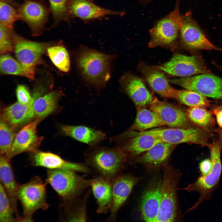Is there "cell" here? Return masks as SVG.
<instances>
[{
  "label": "cell",
  "instance_id": "cell-6",
  "mask_svg": "<svg viewBox=\"0 0 222 222\" xmlns=\"http://www.w3.org/2000/svg\"><path fill=\"white\" fill-rule=\"evenodd\" d=\"M140 132L154 135L162 141L173 145L187 143L207 146L213 136L211 131L196 126L154 129Z\"/></svg>",
  "mask_w": 222,
  "mask_h": 222
},
{
  "label": "cell",
  "instance_id": "cell-8",
  "mask_svg": "<svg viewBox=\"0 0 222 222\" xmlns=\"http://www.w3.org/2000/svg\"><path fill=\"white\" fill-rule=\"evenodd\" d=\"M178 180L177 173L169 166L165 167L160 204L155 222H173L177 217L176 190Z\"/></svg>",
  "mask_w": 222,
  "mask_h": 222
},
{
  "label": "cell",
  "instance_id": "cell-15",
  "mask_svg": "<svg viewBox=\"0 0 222 222\" xmlns=\"http://www.w3.org/2000/svg\"><path fill=\"white\" fill-rule=\"evenodd\" d=\"M149 105L164 125L177 128L195 126L188 119L185 111L170 103L154 98Z\"/></svg>",
  "mask_w": 222,
  "mask_h": 222
},
{
  "label": "cell",
  "instance_id": "cell-32",
  "mask_svg": "<svg viewBox=\"0 0 222 222\" xmlns=\"http://www.w3.org/2000/svg\"><path fill=\"white\" fill-rule=\"evenodd\" d=\"M47 52L51 61L58 69L64 72L69 71L70 60L65 47L60 45H52L47 48Z\"/></svg>",
  "mask_w": 222,
  "mask_h": 222
},
{
  "label": "cell",
  "instance_id": "cell-13",
  "mask_svg": "<svg viewBox=\"0 0 222 222\" xmlns=\"http://www.w3.org/2000/svg\"><path fill=\"white\" fill-rule=\"evenodd\" d=\"M19 19L28 26L32 35L42 34L47 22L49 11L43 3L33 0H26L17 9Z\"/></svg>",
  "mask_w": 222,
  "mask_h": 222
},
{
  "label": "cell",
  "instance_id": "cell-10",
  "mask_svg": "<svg viewBox=\"0 0 222 222\" xmlns=\"http://www.w3.org/2000/svg\"><path fill=\"white\" fill-rule=\"evenodd\" d=\"M169 81L207 97L222 100V78L212 73L171 79Z\"/></svg>",
  "mask_w": 222,
  "mask_h": 222
},
{
  "label": "cell",
  "instance_id": "cell-20",
  "mask_svg": "<svg viewBox=\"0 0 222 222\" xmlns=\"http://www.w3.org/2000/svg\"><path fill=\"white\" fill-rule=\"evenodd\" d=\"M162 181L157 180L150 186L141 199L140 210L143 219L155 222L160 204Z\"/></svg>",
  "mask_w": 222,
  "mask_h": 222
},
{
  "label": "cell",
  "instance_id": "cell-36",
  "mask_svg": "<svg viewBox=\"0 0 222 222\" xmlns=\"http://www.w3.org/2000/svg\"><path fill=\"white\" fill-rule=\"evenodd\" d=\"M14 130V129L1 119L0 122L1 155H6L9 150L16 135Z\"/></svg>",
  "mask_w": 222,
  "mask_h": 222
},
{
  "label": "cell",
  "instance_id": "cell-7",
  "mask_svg": "<svg viewBox=\"0 0 222 222\" xmlns=\"http://www.w3.org/2000/svg\"><path fill=\"white\" fill-rule=\"evenodd\" d=\"M17 196L23 207V216L33 219L32 215L39 209L47 210L46 184L39 177L18 185Z\"/></svg>",
  "mask_w": 222,
  "mask_h": 222
},
{
  "label": "cell",
  "instance_id": "cell-23",
  "mask_svg": "<svg viewBox=\"0 0 222 222\" xmlns=\"http://www.w3.org/2000/svg\"><path fill=\"white\" fill-rule=\"evenodd\" d=\"M60 128L63 135L90 146L99 144L106 136L103 132L85 125H63Z\"/></svg>",
  "mask_w": 222,
  "mask_h": 222
},
{
  "label": "cell",
  "instance_id": "cell-29",
  "mask_svg": "<svg viewBox=\"0 0 222 222\" xmlns=\"http://www.w3.org/2000/svg\"><path fill=\"white\" fill-rule=\"evenodd\" d=\"M34 69L23 65L10 56L4 54L0 58L1 73L26 77L31 79L34 78Z\"/></svg>",
  "mask_w": 222,
  "mask_h": 222
},
{
  "label": "cell",
  "instance_id": "cell-18",
  "mask_svg": "<svg viewBox=\"0 0 222 222\" xmlns=\"http://www.w3.org/2000/svg\"><path fill=\"white\" fill-rule=\"evenodd\" d=\"M124 91L140 108L150 105L154 98L140 78L130 73L124 75L120 80Z\"/></svg>",
  "mask_w": 222,
  "mask_h": 222
},
{
  "label": "cell",
  "instance_id": "cell-14",
  "mask_svg": "<svg viewBox=\"0 0 222 222\" xmlns=\"http://www.w3.org/2000/svg\"><path fill=\"white\" fill-rule=\"evenodd\" d=\"M40 121L36 118L23 127L16 134L9 150L3 156L10 160L21 153L36 150L43 139V137L38 136L37 134V126Z\"/></svg>",
  "mask_w": 222,
  "mask_h": 222
},
{
  "label": "cell",
  "instance_id": "cell-19",
  "mask_svg": "<svg viewBox=\"0 0 222 222\" xmlns=\"http://www.w3.org/2000/svg\"><path fill=\"white\" fill-rule=\"evenodd\" d=\"M139 69L152 89L164 97L176 99L178 90L172 87L161 70L155 67L141 65Z\"/></svg>",
  "mask_w": 222,
  "mask_h": 222
},
{
  "label": "cell",
  "instance_id": "cell-21",
  "mask_svg": "<svg viewBox=\"0 0 222 222\" xmlns=\"http://www.w3.org/2000/svg\"><path fill=\"white\" fill-rule=\"evenodd\" d=\"M68 10L70 17L84 20L93 19L109 15H121L124 13L101 7L90 0H71Z\"/></svg>",
  "mask_w": 222,
  "mask_h": 222
},
{
  "label": "cell",
  "instance_id": "cell-42",
  "mask_svg": "<svg viewBox=\"0 0 222 222\" xmlns=\"http://www.w3.org/2000/svg\"><path fill=\"white\" fill-rule=\"evenodd\" d=\"M220 137L222 138V130H221L220 132Z\"/></svg>",
  "mask_w": 222,
  "mask_h": 222
},
{
  "label": "cell",
  "instance_id": "cell-1",
  "mask_svg": "<svg viewBox=\"0 0 222 222\" xmlns=\"http://www.w3.org/2000/svg\"><path fill=\"white\" fill-rule=\"evenodd\" d=\"M114 55L84 47L76 52L75 59L78 71L84 80L97 88H103L110 79Z\"/></svg>",
  "mask_w": 222,
  "mask_h": 222
},
{
  "label": "cell",
  "instance_id": "cell-22",
  "mask_svg": "<svg viewBox=\"0 0 222 222\" xmlns=\"http://www.w3.org/2000/svg\"><path fill=\"white\" fill-rule=\"evenodd\" d=\"M24 104L18 101L2 109V119L14 129L26 125L35 117L33 104Z\"/></svg>",
  "mask_w": 222,
  "mask_h": 222
},
{
  "label": "cell",
  "instance_id": "cell-5",
  "mask_svg": "<svg viewBox=\"0 0 222 222\" xmlns=\"http://www.w3.org/2000/svg\"><path fill=\"white\" fill-rule=\"evenodd\" d=\"M179 2L177 0L173 10L159 20L150 30L149 47H165L173 50L177 47L182 23Z\"/></svg>",
  "mask_w": 222,
  "mask_h": 222
},
{
  "label": "cell",
  "instance_id": "cell-25",
  "mask_svg": "<svg viewBox=\"0 0 222 222\" xmlns=\"http://www.w3.org/2000/svg\"><path fill=\"white\" fill-rule=\"evenodd\" d=\"M0 183L7 193L17 218L19 217L17 209L18 185L15 181L10 160L3 155L0 156Z\"/></svg>",
  "mask_w": 222,
  "mask_h": 222
},
{
  "label": "cell",
  "instance_id": "cell-41",
  "mask_svg": "<svg viewBox=\"0 0 222 222\" xmlns=\"http://www.w3.org/2000/svg\"><path fill=\"white\" fill-rule=\"evenodd\" d=\"M211 111L215 117L218 125L222 128V105L212 106Z\"/></svg>",
  "mask_w": 222,
  "mask_h": 222
},
{
  "label": "cell",
  "instance_id": "cell-34",
  "mask_svg": "<svg viewBox=\"0 0 222 222\" xmlns=\"http://www.w3.org/2000/svg\"><path fill=\"white\" fill-rule=\"evenodd\" d=\"M18 19L17 10L7 1L0 0V24L13 29L14 23Z\"/></svg>",
  "mask_w": 222,
  "mask_h": 222
},
{
  "label": "cell",
  "instance_id": "cell-28",
  "mask_svg": "<svg viewBox=\"0 0 222 222\" xmlns=\"http://www.w3.org/2000/svg\"><path fill=\"white\" fill-rule=\"evenodd\" d=\"M187 116L195 126L211 131L215 124V118L212 111L206 108L188 107L185 111Z\"/></svg>",
  "mask_w": 222,
  "mask_h": 222
},
{
  "label": "cell",
  "instance_id": "cell-39",
  "mask_svg": "<svg viewBox=\"0 0 222 222\" xmlns=\"http://www.w3.org/2000/svg\"><path fill=\"white\" fill-rule=\"evenodd\" d=\"M16 95L18 101L24 104H28L34 101L38 97L41 96L39 91L35 92L32 95L27 87L23 84H18L16 88Z\"/></svg>",
  "mask_w": 222,
  "mask_h": 222
},
{
  "label": "cell",
  "instance_id": "cell-16",
  "mask_svg": "<svg viewBox=\"0 0 222 222\" xmlns=\"http://www.w3.org/2000/svg\"><path fill=\"white\" fill-rule=\"evenodd\" d=\"M141 179L130 175L120 174L112 181L110 213L105 221L115 220L118 212L128 199L134 187Z\"/></svg>",
  "mask_w": 222,
  "mask_h": 222
},
{
  "label": "cell",
  "instance_id": "cell-2",
  "mask_svg": "<svg viewBox=\"0 0 222 222\" xmlns=\"http://www.w3.org/2000/svg\"><path fill=\"white\" fill-rule=\"evenodd\" d=\"M85 163L97 176L112 182L119 175L126 159L125 154L116 146L111 148L99 144L90 146L84 152Z\"/></svg>",
  "mask_w": 222,
  "mask_h": 222
},
{
  "label": "cell",
  "instance_id": "cell-43",
  "mask_svg": "<svg viewBox=\"0 0 222 222\" xmlns=\"http://www.w3.org/2000/svg\"><path fill=\"white\" fill-rule=\"evenodd\" d=\"M5 0V1H7V0Z\"/></svg>",
  "mask_w": 222,
  "mask_h": 222
},
{
  "label": "cell",
  "instance_id": "cell-44",
  "mask_svg": "<svg viewBox=\"0 0 222 222\" xmlns=\"http://www.w3.org/2000/svg\"></svg>",
  "mask_w": 222,
  "mask_h": 222
},
{
  "label": "cell",
  "instance_id": "cell-40",
  "mask_svg": "<svg viewBox=\"0 0 222 222\" xmlns=\"http://www.w3.org/2000/svg\"><path fill=\"white\" fill-rule=\"evenodd\" d=\"M213 162L210 158H205L199 163L200 175L205 176L210 173L213 167Z\"/></svg>",
  "mask_w": 222,
  "mask_h": 222
},
{
  "label": "cell",
  "instance_id": "cell-30",
  "mask_svg": "<svg viewBox=\"0 0 222 222\" xmlns=\"http://www.w3.org/2000/svg\"><path fill=\"white\" fill-rule=\"evenodd\" d=\"M89 192L65 204V220L67 221L84 222L87 220V201Z\"/></svg>",
  "mask_w": 222,
  "mask_h": 222
},
{
  "label": "cell",
  "instance_id": "cell-12",
  "mask_svg": "<svg viewBox=\"0 0 222 222\" xmlns=\"http://www.w3.org/2000/svg\"><path fill=\"white\" fill-rule=\"evenodd\" d=\"M51 42H38L26 39L16 34L14 37V51L18 61L27 67L35 69L42 62L43 55Z\"/></svg>",
  "mask_w": 222,
  "mask_h": 222
},
{
  "label": "cell",
  "instance_id": "cell-24",
  "mask_svg": "<svg viewBox=\"0 0 222 222\" xmlns=\"http://www.w3.org/2000/svg\"><path fill=\"white\" fill-rule=\"evenodd\" d=\"M90 187L96 201L97 212L100 214L110 211L112 201L111 182L97 176L91 179Z\"/></svg>",
  "mask_w": 222,
  "mask_h": 222
},
{
  "label": "cell",
  "instance_id": "cell-4",
  "mask_svg": "<svg viewBox=\"0 0 222 222\" xmlns=\"http://www.w3.org/2000/svg\"><path fill=\"white\" fill-rule=\"evenodd\" d=\"M76 172L63 169H49L47 171V183L61 198L64 204L80 196L90 186L91 179H86Z\"/></svg>",
  "mask_w": 222,
  "mask_h": 222
},
{
  "label": "cell",
  "instance_id": "cell-37",
  "mask_svg": "<svg viewBox=\"0 0 222 222\" xmlns=\"http://www.w3.org/2000/svg\"><path fill=\"white\" fill-rule=\"evenodd\" d=\"M15 213L7 193L0 183V222L16 221Z\"/></svg>",
  "mask_w": 222,
  "mask_h": 222
},
{
  "label": "cell",
  "instance_id": "cell-33",
  "mask_svg": "<svg viewBox=\"0 0 222 222\" xmlns=\"http://www.w3.org/2000/svg\"><path fill=\"white\" fill-rule=\"evenodd\" d=\"M176 99L188 107L207 108L211 106V101L207 97L192 90H178Z\"/></svg>",
  "mask_w": 222,
  "mask_h": 222
},
{
  "label": "cell",
  "instance_id": "cell-11",
  "mask_svg": "<svg viewBox=\"0 0 222 222\" xmlns=\"http://www.w3.org/2000/svg\"><path fill=\"white\" fill-rule=\"evenodd\" d=\"M155 67L170 75L182 77L212 73L200 57L195 55L175 54L167 62Z\"/></svg>",
  "mask_w": 222,
  "mask_h": 222
},
{
  "label": "cell",
  "instance_id": "cell-26",
  "mask_svg": "<svg viewBox=\"0 0 222 222\" xmlns=\"http://www.w3.org/2000/svg\"><path fill=\"white\" fill-rule=\"evenodd\" d=\"M63 94L62 91L56 90L37 97L33 104L35 117L41 120L54 112Z\"/></svg>",
  "mask_w": 222,
  "mask_h": 222
},
{
  "label": "cell",
  "instance_id": "cell-31",
  "mask_svg": "<svg viewBox=\"0 0 222 222\" xmlns=\"http://www.w3.org/2000/svg\"><path fill=\"white\" fill-rule=\"evenodd\" d=\"M162 125H164L154 112L143 107L138 110L132 128L142 132Z\"/></svg>",
  "mask_w": 222,
  "mask_h": 222
},
{
  "label": "cell",
  "instance_id": "cell-17",
  "mask_svg": "<svg viewBox=\"0 0 222 222\" xmlns=\"http://www.w3.org/2000/svg\"><path fill=\"white\" fill-rule=\"evenodd\" d=\"M31 160L33 165L49 169H63L90 174L91 169L85 163H76L65 160L58 155L50 152L37 150L32 152Z\"/></svg>",
  "mask_w": 222,
  "mask_h": 222
},
{
  "label": "cell",
  "instance_id": "cell-27",
  "mask_svg": "<svg viewBox=\"0 0 222 222\" xmlns=\"http://www.w3.org/2000/svg\"><path fill=\"white\" fill-rule=\"evenodd\" d=\"M173 145L161 141L153 146L138 159L139 162L158 166L168 158L172 152Z\"/></svg>",
  "mask_w": 222,
  "mask_h": 222
},
{
  "label": "cell",
  "instance_id": "cell-35",
  "mask_svg": "<svg viewBox=\"0 0 222 222\" xmlns=\"http://www.w3.org/2000/svg\"><path fill=\"white\" fill-rule=\"evenodd\" d=\"M50 10L52 14L54 25L63 20H67L70 17L68 10L71 0H48Z\"/></svg>",
  "mask_w": 222,
  "mask_h": 222
},
{
  "label": "cell",
  "instance_id": "cell-3",
  "mask_svg": "<svg viewBox=\"0 0 222 222\" xmlns=\"http://www.w3.org/2000/svg\"><path fill=\"white\" fill-rule=\"evenodd\" d=\"M207 147L210 154V158L213 164L211 172L205 176L199 175L194 182L183 188L188 191L198 192L200 196L188 212L195 210L204 201L209 199L213 192L219 185L222 172L221 154L222 149V138H220L210 142Z\"/></svg>",
  "mask_w": 222,
  "mask_h": 222
},
{
  "label": "cell",
  "instance_id": "cell-9",
  "mask_svg": "<svg viewBox=\"0 0 222 222\" xmlns=\"http://www.w3.org/2000/svg\"><path fill=\"white\" fill-rule=\"evenodd\" d=\"M182 26L179 38L183 47L187 50L196 51L214 50L222 52V48L213 44L207 38L192 16L191 10L181 15Z\"/></svg>",
  "mask_w": 222,
  "mask_h": 222
},
{
  "label": "cell",
  "instance_id": "cell-38",
  "mask_svg": "<svg viewBox=\"0 0 222 222\" xmlns=\"http://www.w3.org/2000/svg\"><path fill=\"white\" fill-rule=\"evenodd\" d=\"M10 29L0 25V53L3 54L14 50L15 32Z\"/></svg>",
  "mask_w": 222,
  "mask_h": 222
}]
</instances>
